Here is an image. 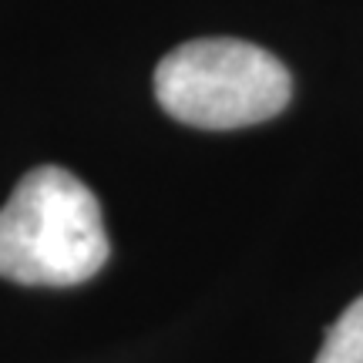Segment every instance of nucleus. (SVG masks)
I'll list each match as a JSON object with an SVG mask.
<instances>
[{
    "label": "nucleus",
    "mask_w": 363,
    "mask_h": 363,
    "mask_svg": "<svg viewBox=\"0 0 363 363\" xmlns=\"http://www.w3.org/2000/svg\"><path fill=\"white\" fill-rule=\"evenodd\" d=\"M111 256L101 206L67 169L40 165L0 208V276L21 286H78Z\"/></svg>",
    "instance_id": "obj_1"
},
{
    "label": "nucleus",
    "mask_w": 363,
    "mask_h": 363,
    "mask_svg": "<svg viewBox=\"0 0 363 363\" xmlns=\"http://www.w3.org/2000/svg\"><path fill=\"white\" fill-rule=\"evenodd\" d=\"M293 81L279 57L249 40L202 38L162 57L155 98L175 121L229 131L269 121L289 104Z\"/></svg>",
    "instance_id": "obj_2"
},
{
    "label": "nucleus",
    "mask_w": 363,
    "mask_h": 363,
    "mask_svg": "<svg viewBox=\"0 0 363 363\" xmlns=\"http://www.w3.org/2000/svg\"><path fill=\"white\" fill-rule=\"evenodd\" d=\"M316 363H363V296L353 299L343 316L326 330Z\"/></svg>",
    "instance_id": "obj_3"
}]
</instances>
